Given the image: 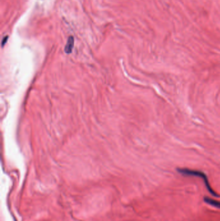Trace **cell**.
Here are the masks:
<instances>
[{"mask_svg":"<svg viewBox=\"0 0 220 221\" xmlns=\"http://www.w3.org/2000/svg\"><path fill=\"white\" fill-rule=\"evenodd\" d=\"M177 171L180 173L182 175H187V176H194V177H198L202 178L203 180L205 185L206 188L208 192H209V193L212 195H213L214 197H218V195L216 194L214 191L212 189L210 183L208 181L207 176L205 175V174L203 173V172L196 171V170H188V169H183V168H182V169H178Z\"/></svg>","mask_w":220,"mask_h":221,"instance_id":"6da1fadb","label":"cell"},{"mask_svg":"<svg viewBox=\"0 0 220 221\" xmlns=\"http://www.w3.org/2000/svg\"><path fill=\"white\" fill-rule=\"evenodd\" d=\"M74 39L73 36H69L67 40V42L65 47V51L67 54H70L73 51V48L74 47Z\"/></svg>","mask_w":220,"mask_h":221,"instance_id":"7a4b0ae2","label":"cell"},{"mask_svg":"<svg viewBox=\"0 0 220 221\" xmlns=\"http://www.w3.org/2000/svg\"><path fill=\"white\" fill-rule=\"evenodd\" d=\"M204 201L207 203L208 204L211 205L212 206L218 208L220 209V202L215 200L214 199H212V198L209 197H205L204 198Z\"/></svg>","mask_w":220,"mask_h":221,"instance_id":"3957f363","label":"cell"},{"mask_svg":"<svg viewBox=\"0 0 220 221\" xmlns=\"http://www.w3.org/2000/svg\"><path fill=\"white\" fill-rule=\"evenodd\" d=\"M8 38H9L8 36H5L4 38H3V39L2 40V42H1V46H2V47L4 46V45L7 43V40H8Z\"/></svg>","mask_w":220,"mask_h":221,"instance_id":"277c9868","label":"cell"}]
</instances>
